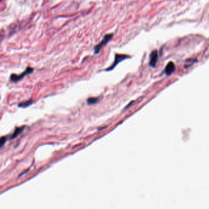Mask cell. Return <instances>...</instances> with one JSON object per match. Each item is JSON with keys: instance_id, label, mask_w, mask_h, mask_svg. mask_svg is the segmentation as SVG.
I'll use <instances>...</instances> for the list:
<instances>
[{"instance_id": "cell-7", "label": "cell", "mask_w": 209, "mask_h": 209, "mask_svg": "<svg viewBox=\"0 0 209 209\" xmlns=\"http://www.w3.org/2000/svg\"><path fill=\"white\" fill-rule=\"evenodd\" d=\"M33 103V100L32 99H30L28 101H24V102H22L19 104L18 106L19 108H27V107L29 106L30 105H31Z\"/></svg>"}, {"instance_id": "cell-4", "label": "cell", "mask_w": 209, "mask_h": 209, "mask_svg": "<svg viewBox=\"0 0 209 209\" xmlns=\"http://www.w3.org/2000/svg\"><path fill=\"white\" fill-rule=\"evenodd\" d=\"M158 58V51L156 50H153L150 55L149 65L152 67H155L156 66V63H157Z\"/></svg>"}, {"instance_id": "cell-2", "label": "cell", "mask_w": 209, "mask_h": 209, "mask_svg": "<svg viewBox=\"0 0 209 209\" xmlns=\"http://www.w3.org/2000/svg\"><path fill=\"white\" fill-rule=\"evenodd\" d=\"M33 71H34V69L33 67H28L26 69V70L23 73H22L20 75H17V74H12L11 76V77H10V80H11V82H17L21 81L22 79H23L26 76L33 73Z\"/></svg>"}, {"instance_id": "cell-9", "label": "cell", "mask_w": 209, "mask_h": 209, "mask_svg": "<svg viewBox=\"0 0 209 209\" xmlns=\"http://www.w3.org/2000/svg\"><path fill=\"white\" fill-rule=\"evenodd\" d=\"M7 141V137L5 136H2L1 137V140H0V143H1V147L2 148L5 144L6 142Z\"/></svg>"}, {"instance_id": "cell-8", "label": "cell", "mask_w": 209, "mask_h": 209, "mask_svg": "<svg viewBox=\"0 0 209 209\" xmlns=\"http://www.w3.org/2000/svg\"><path fill=\"white\" fill-rule=\"evenodd\" d=\"M99 101L98 98H89L88 99H87V102L88 104V105H93V104H96Z\"/></svg>"}, {"instance_id": "cell-3", "label": "cell", "mask_w": 209, "mask_h": 209, "mask_svg": "<svg viewBox=\"0 0 209 209\" xmlns=\"http://www.w3.org/2000/svg\"><path fill=\"white\" fill-rule=\"evenodd\" d=\"M131 58L130 56L127 55H122V54H115V60L114 62L113 63V64L108 68H107L106 69V71H110L113 70V69L118 65V64H119L120 62L124 61L125 60L127 59V58Z\"/></svg>"}, {"instance_id": "cell-5", "label": "cell", "mask_w": 209, "mask_h": 209, "mask_svg": "<svg viewBox=\"0 0 209 209\" xmlns=\"http://www.w3.org/2000/svg\"><path fill=\"white\" fill-rule=\"evenodd\" d=\"M175 69H176V66L174 63L172 61H170L169 63H167V64L165 68V73L167 76H170L171 75L173 71H175Z\"/></svg>"}, {"instance_id": "cell-6", "label": "cell", "mask_w": 209, "mask_h": 209, "mask_svg": "<svg viewBox=\"0 0 209 209\" xmlns=\"http://www.w3.org/2000/svg\"><path fill=\"white\" fill-rule=\"evenodd\" d=\"M25 128V126H21V127H17L14 131L13 132V133L12 134V135H11L9 139L10 140H12V139H14L15 138H16L18 135H19L24 130Z\"/></svg>"}, {"instance_id": "cell-1", "label": "cell", "mask_w": 209, "mask_h": 209, "mask_svg": "<svg viewBox=\"0 0 209 209\" xmlns=\"http://www.w3.org/2000/svg\"><path fill=\"white\" fill-rule=\"evenodd\" d=\"M113 36H114L113 33H109V34H106V35L104 36V38L102 39V40L94 47V54L95 55L99 54L101 50H102V49L112 39Z\"/></svg>"}]
</instances>
